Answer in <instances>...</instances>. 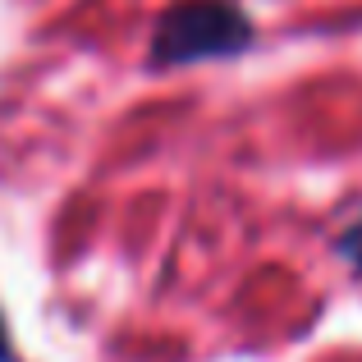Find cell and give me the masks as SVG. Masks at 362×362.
Instances as JSON below:
<instances>
[{
	"label": "cell",
	"mask_w": 362,
	"mask_h": 362,
	"mask_svg": "<svg viewBox=\"0 0 362 362\" xmlns=\"http://www.w3.org/2000/svg\"><path fill=\"white\" fill-rule=\"evenodd\" d=\"M243 42H247V23L239 9L221 5V0H197V5H179L165 14L151 55L160 64H184V60H202V55L239 51Z\"/></svg>",
	"instance_id": "1"
}]
</instances>
